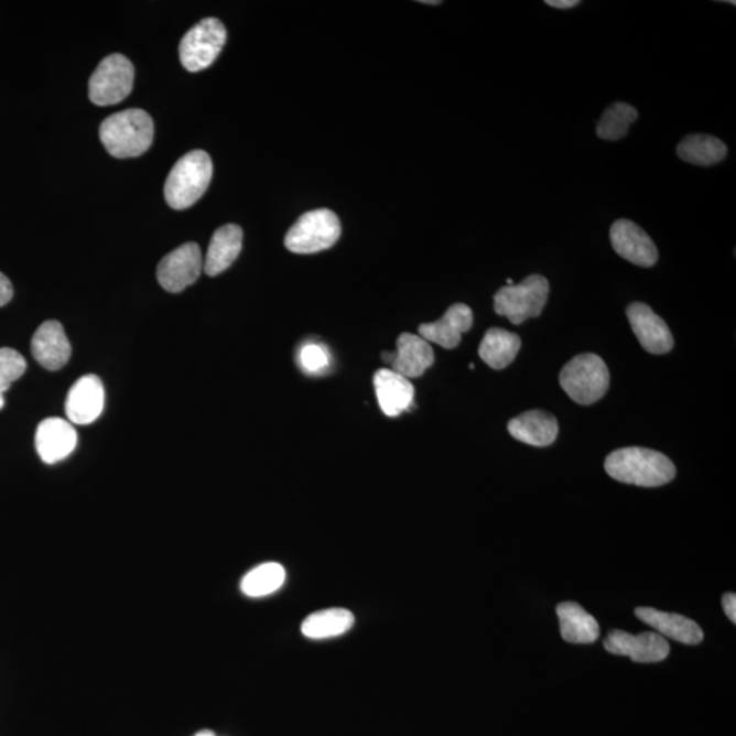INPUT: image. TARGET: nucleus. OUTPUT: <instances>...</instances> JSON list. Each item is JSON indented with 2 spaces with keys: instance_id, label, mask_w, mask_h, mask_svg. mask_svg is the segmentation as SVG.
I'll list each match as a JSON object with an SVG mask.
<instances>
[{
  "instance_id": "f257e3e1",
  "label": "nucleus",
  "mask_w": 736,
  "mask_h": 736,
  "mask_svg": "<svg viewBox=\"0 0 736 736\" xmlns=\"http://www.w3.org/2000/svg\"><path fill=\"white\" fill-rule=\"evenodd\" d=\"M607 474L626 485L660 487L677 475L674 463L664 454L646 447H624L606 459Z\"/></svg>"
},
{
  "instance_id": "f03ea898",
  "label": "nucleus",
  "mask_w": 736,
  "mask_h": 736,
  "mask_svg": "<svg viewBox=\"0 0 736 736\" xmlns=\"http://www.w3.org/2000/svg\"><path fill=\"white\" fill-rule=\"evenodd\" d=\"M154 126L142 109H126L111 115L100 126V140L109 154L118 159L138 158L151 148Z\"/></svg>"
},
{
  "instance_id": "7ed1b4c3",
  "label": "nucleus",
  "mask_w": 736,
  "mask_h": 736,
  "mask_svg": "<svg viewBox=\"0 0 736 736\" xmlns=\"http://www.w3.org/2000/svg\"><path fill=\"white\" fill-rule=\"evenodd\" d=\"M213 176V163L208 153L193 151L180 160L166 177L164 194L172 209L183 210L193 206L208 190Z\"/></svg>"
},
{
  "instance_id": "20e7f679",
  "label": "nucleus",
  "mask_w": 736,
  "mask_h": 736,
  "mask_svg": "<svg viewBox=\"0 0 736 736\" xmlns=\"http://www.w3.org/2000/svg\"><path fill=\"white\" fill-rule=\"evenodd\" d=\"M560 382L566 394L581 405L595 404L605 397L609 387V371L605 360L595 354H583L562 368Z\"/></svg>"
},
{
  "instance_id": "39448f33",
  "label": "nucleus",
  "mask_w": 736,
  "mask_h": 736,
  "mask_svg": "<svg viewBox=\"0 0 736 736\" xmlns=\"http://www.w3.org/2000/svg\"><path fill=\"white\" fill-rule=\"evenodd\" d=\"M550 284L543 275H529L522 283L506 285L494 296V310L511 324L520 325L529 318H538L548 303Z\"/></svg>"
},
{
  "instance_id": "423d86ee",
  "label": "nucleus",
  "mask_w": 736,
  "mask_h": 736,
  "mask_svg": "<svg viewBox=\"0 0 736 736\" xmlns=\"http://www.w3.org/2000/svg\"><path fill=\"white\" fill-rule=\"evenodd\" d=\"M342 235L335 212L316 209L304 213L285 235V247L295 255H314L331 249Z\"/></svg>"
},
{
  "instance_id": "0eeeda50",
  "label": "nucleus",
  "mask_w": 736,
  "mask_h": 736,
  "mask_svg": "<svg viewBox=\"0 0 736 736\" xmlns=\"http://www.w3.org/2000/svg\"><path fill=\"white\" fill-rule=\"evenodd\" d=\"M134 66L128 57L113 54L102 59L89 80V99L94 105H119L131 94L134 85Z\"/></svg>"
},
{
  "instance_id": "6e6552de",
  "label": "nucleus",
  "mask_w": 736,
  "mask_h": 736,
  "mask_svg": "<svg viewBox=\"0 0 736 736\" xmlns=\"http://www.w3.org/2000/svg\"><path fill=\"white\" fill-rule=\"evenodd\" d=\"M227 42V29L217 19H205L184 34L180 45L181 62L186 71L203 72L213 65Z\"/></svg>"
},
{
  "instance_id": "1a4fd4ad",
  "label": "nucleus",
  "mask_w": 736,
  "mask_h": 736,
  "mask_svg": "<svg viewBox=\"0 0 736 736\" xmlns=\"http://www.w3.org/2000/svg\"><path fill=\"white\" fill-rule=\"evenodd\" d=\"M204 258L197 243H186L165 256L158 267L159 283L165 291L180 293L199 279Z\"/></svg>"
},
{
  "instance_id": "9d476101",
  "label": "nucleus",
  "mask_w": 736,
  "mask_h": 736,
  "mask_svg": "<svg viewBox=\"0 0 736 736\" xmlns=\"http://www.w3.org/2000/svg\"><path fill=\"white\" fill-rule=\"evenodd\" d=\"M603 643L607 652L628 657L636 663H659L670 654L669 642L657 631L630 635L624 630H611Z\"/></svg>"
},
{
  "instance_id": "9b49d317",
  "label": "nucleus",
  "mask_w": 736,
  "mask_h": 736,
  "mask_svg": "<svg viewBox=\"0 0 736 736\" xmlns=\"http://www.w3.org/2000/svg\"><path fill=\"white\" fill-rule=\"evenodd\" d=\"M615 252L637 267L651 268L659 260V251L649 235L630 220H617L609 229Z\"/></svg>"
},
{
  "instance_id": "f8f14e48",
  "label": "nucleus",
  "mask_w": 736,
  "mask_h": 736,
  "mask_svg": "<svg viewBox=\"0 0 736 736\" xmlns=\"http://www.w3.org/2000/svg\"><path fill=\"white\" fill-rule=\"evenodd\" d=\"M626 314H628L632 332L647 353L663 355L670 353L674 347L670 327L658 314H654L648 304L631 303Z\"/></svg>"
},
{
  "instance_id": "ddd939ff",
  "label": "nucleus",
  "mask_w": 736,
  "mask_h": 736,
  "mask_svg": "<svg viewBox=\"0 0 736 736\" xmlns=\"http://www.w3.org/2000/svg\"><path fill=\"white\" fill-rule=\"evenodd\" d=\"M105 385L97 376H84L68 390L66 415L76 424H90L97 421L105 410Z\"/></svg>"
},
{
  "instance_id": "4468645a",
  "label": "nucleus",
  "mask_w": 736,
  "mask_h": 736,
  "mask_svg": "<svg viewBox=\"0 0 736 736\" xmlns=\"http://www.w3.org/2000/svg\"><path fill=\"white\" fill-rule=\"evenodd\" d=\"M77 445L76 429L61 418L44 419L36 431V451L45 464H56L71 456Z\"/></svg>"
},
{
  "instance_id": "2eb2a0df",
  "label": "nucleus",
  "mask_w": 736,
  "mask_h": 736,
  "mask_svg": "<svg viewBox=\"0 0 736 736\" xmlns=\"http://www.w3.org/2000/svg\"><path fill=\"white\" fill-rule=\"evenodd\" d=\"M474 325V314L467 304L457 303L447 309L440 321L419 326V335L427 343L442 348H456L462 336Z\"/></svg>"
},
{
  "instance_id": "dca6fc26",
  "label": "nucleus",
  "mask_w": 736,
  "mask_h": 736,
  "mask_svg": "<svg viewBox=\"0 0 736 736\" xmlns=\"http://www.w3.org/2000/svg\"><path fill=\"white\" fill-rule=\"evenodd\" d=\"M31 348L33 358L51 371L61 370L72 356V344L57 321L44 322L39 327L33 335Z\"/></svg>"
},
{
  "instance_id": "f3484780",
  "label": "nucleus",
  "mask_w": 736,
  "mask_h": 736,
  "mask_svg": "<svg viewBox=\"0 0 736 736\" xmlns=\"http://www.w3.org/2000/svg\"><path fill=\"white\" fill-rule=\"evenodd\" d=\"M636 617L643 624L651 626L661 637L684 643V646H699L704 640V631L693 619L680 614L659 611L649 607L636 608Z\"/></svg>"
},
{
  "instance_id": "a211bd4d",
  "label": "nucleus",
  "mask_w": 736,
  "mask_h": 736,
  "mask_svg": "<svg viewBox=\"0 0 736 736\" xmlns=\"http://www.w3.org/2000/svg\"><path fill=\"white\" fill-rule=\"evenodd\" d=\"M374 388L379 407L389 418L400 416L412 407L415 388L410 379L400 376L399 372L388 368L377 371L374 376Z\"/></svg>"
},
{
  "instance_id": "6ab92c4d",
  "label": "nucleus",
  "mask_w": 736,
  "mask_h": 736,
  "mask_svg": "<svg viewBox=\"0 0 736 736\" xmlns=\"http://www.w3.org/2000/svg\"><path fill=\"white\" fill-rule=\"evenodd\" d=\"M509 433L522 444L544 447L554 444L558 439V421L554 415L545 411H528L511 419L508 425Z\"/></svg>"
},
{
  "instance_id": "aec40b11",
  "label": "nucleus",
  "mask_w": 736,
  "mask_h": 736,
  "mask_svg": "<svg viewBox=\"0 0 736 736\" xmlns=\"http://www.w3.org/2000/svg\"><path fill=\"white\" fill-rule=\"evenodd\" d=\"M434 349L424 338L411 333H402L397 340L396 359L392 370L410 378L422 377L434 365Z\"/></svg>"
},
{
  "instance_id": "412c9836",
  "label": "nucleus",
  "mask_w": 736,
  "mask_h": 736,
  "mask_svg": "<svg viewBox=\"0 0 736 736\" xmlns=\"http://www.w3.org/2000/svg\"><path fill=\"white\" fill-rule=\"evenodd\" d=\"M243 245V231L237 224H227L213 234L208 252L204 260L205 273L217 275L237 261Z\"/></svg>"
},
{
  "instance_id": "4be33fe9",
  "label": "nucleus",
  "mask_w": 736,
  "mask_h": 736,
  "mask_svg": "<svg viewBox=\"0 0 736 736\" xmlns=\"http://www.w3.org/2000/svg\"><path fill=\"white\" fill-rule=\"evenodd\" d=\"M563 640L571 643H594L600 636L597 620L577 603L565 602L556 607Z\"/></svg>"
},
{
  "instance_id": "5701e85b",
  "label": "nucleus",
  "mask_w": 736,
  "mask_h": 736,
  "mask_svg": "<svg viewBox=\"0 0 736 736\" xmlns=\"http://www.w3.org/2000/svg\"><path fill=\"white\" fill-rule=\"evenodd\" d=\"M355 625V615L345 608H326L309 615L302 623V635L310 640H327L345 635Z\"/></svg>"
},
{
  "instance_id": "b1692460",
  "label": "nucleus",
  "mask_w": 736,
  "mask_h": 736,
  "mask_svg": "<svg viewBox=\"0 0 736 736\" xmlns=\"http://www.w3.org/2000/svg\"><path fill=\"white\" fill-rule=\"evenodd\" d=\"M521 338L515 333L493 327L487 331L480 343L479 355L494 370H504L520 353Z\"/></svg>"
},
{
  "instance_id": "393cba45",
  "label": "nucleus",
  "mask_w": 736,
  "mask_h": 736,
  "mask_svg": "<svg viewBox=\"0 0 736 736\" xmlns=\"http://www.w3.org/2000/svg\"><path fill=\"white\" fill-rule=\"evenodd\" d=\"M678 156L689 164L710 166L721 163L727 156L726 143L708 134L684 137L677 147Z\"/></svg>"
},
{
  "instance_id": "a878e982",
  "label": "nucleus",
  "mask_w": 736,
  "mask_h": 736,
  "mask_svg": "<svg viewBox=\"0 0 736 736\" xmlns=\"http://www.w3.org/2000/svg\"><path fill=\"white\" fill-rule=\"evenodd\" d=\"M285 569L278 562H267L252 569L240 583V589L249 597H264L278 592L284 585Z\"/></svg>"
},
{
  "instance_id": "bb28decb",
  "label": "nucleus",
  "mask_w": 736,
  "mask_h": 736,
  "mask_svg": "<svg viewBox=\"0 0 736 736\" xmlns=\"http://www.w3.org/2000/svg\"><path fill=\"white\" fill-rule=\"evenodd\" d=\"M638 112L635 107L626 102H615L609 106L600 122L597 123V136L605 141H618L628 136L630 126L636 122Z\"/></svg>"
},
{
  "instance_id": "cd10ccee",
  "label": "nucleus",
  "mask_w": 736,
  "mask_h": 736,
  "mask_svg": "<svg viewBox=\"0 0 736 736\" xmlns=\"http://www.w3.org/2000/svg\"><path fill=\"white\" fill-rule=\"evenodd\" d=\"M26 371V360L19 350L0 348V392L9 390Z\"/></svg>"
},
{
  "instance_id": "c85d7f7f",
  "label": "nucleus",
  "mask_w": 736,
  "mask_h": 736,
  "mask_svg": "<svg viewBox=\"0 0 736 736\" xmlns=\"http://www.w3.org/2000/svg\"><path fill=\"white\" fill-rule=\"evenodd\" d=\"M299 360L304 371L318 374L329 367L331 355L325 347L320 344H306L299 354Z\"/></svg>"
},
{
  "instance_id": "c756f323",
  "label": "nucleus",
  "mask_w": 736,
  "mask_h": 736,
  "mask_svg": "<svg viewBox=\"0 0 736 736\" xmlns=\"http://www.w3.org/2000/svg\"><path fill=\"white\" fill-rule=\"evenodd\" d=\"M13 295V285H11L10 280L3 273H0V307L8 304Z\"/></svg>"
},
{
  "instance_id": "7c9ffc66",
  "label": "nucleus",
  "mask_w": 736,
  "mask_h": 736,
  "mask_svg": "<svg viewBox=\"0 0 736 736\" xmlns=\"http://www.w3.org/2000/svg\"><path fill=\"white\" fill-rule=\"evenodd\" d=\"M723 608L729 620L736 624V595L726 594L723 596Z\"/></svg>"
},
{
  "instance_id": "2f4dec72",
  "label": "nucleus",
  "mask_w": 736,
  "mask_h": 736,
  "mask_svg": "<svg viewBox=\"0 0 736 736\" xmlns=\"http://www.w3.org/2000/svg\"><path fill=\"white\" fill-rule=\"evenodd\" d=\"M545 3L551 6V8L561 10L573 9L576 8L577 4H580L578 0H548V2Z\"/></svg>"
},
{
  "instance_id": "473e14b6",
  "label": "nucleus",
  "mask_w": 736,
  "mask_h": 736,
  "mask_svg": "<svg viewBox=\"0 0 736 736\" xmlns=\"http://www.w3.org/2000/svg\"><path fill=\"white\" fill-rule=\"evenodd\" d=\"M382 359L385 364L392 365L396 359V353H383Z\"/></svg>"
},
{
  "instance_id": "72a5a7b5",
  "label": "nucleus",
  "mask_w": 736,
  "mask_h": 736,
  "mask_svg": "<svg viewBox=\"0 0 736 736\" xmlns=\"http://www.w3.org/2000/svg\"><path fill=\"white\" fill-rule=\"evenodd\" d=\"M194 736H216L209 729H204V732H199L198 734H195Z\"/></svg>"
},
{
  "instance_id": "f704fd0d",
  "label": "nucleus",
  "mask_w": 736,
  "mask_h": 736,
  "mask_svg": "<svg viewBox=\"0 0 736 736\" xmlns=\"http://www.w3.org/2000/svg\"><path fill=\"white\" fill-rule=\"evenodd\" d=\"M424 4H440L441 2H436V0H423Z\"/></svg>"
},
{
  "instance_id": "c9c22d12",
  "label": "nucleus",
  "mask_w": 736,
  "mask_h": 736,
  "mask_svg": "<svg viewBox=\"0 0 736 736\" xmlns=\"http://www.w3.org/2000/svg\"><path fill=\"white\" fill-rule=\"evenodd\" d=\"M3 405H4L3 393L0 392V410H2Z\"/></svg>"
}]
</instances>
